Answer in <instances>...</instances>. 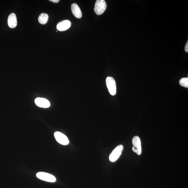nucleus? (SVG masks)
<instances>
[{
	"mask_svg": "<svg viewBox=\"0 0 188 188\" xmlns=\"http://www.w3.org/2000/svg\"><path fill=\"white\" fill-rule=\"evenodd\" d=\"M179 84L182 86L187 88L188 87V78H182L179 80Z\"/></svg>",
	"mask_w": 188,
	"mask_h": 188,
	"instance_id": "obj_12",
	"label": "nucleus"
},
{
	"mask_svg": "<svg viewBox=\"0 0 188 188\" xmlns=\"http://www.w3.org/2000/svg\"><path fill=\"white\" fill-rule=\"evenodd\" d=\"M106 7L107 4L105 1L97 0L95 3L94 11L97 15H101L105 11Z\"/></svg>",
	"mask_w": 188,
	"mask_h": 188,
	"instance_id": "obj_2",
	"label": "nucleus"
},
{
	"mask_svg": "<svg viewBox=\"0 0 188 188\" xmlns=\"http://www.w3.org/2000/svg\"><path fill=\"white\" fill-rule=\"evenodd\" d=\"M71 9L73 15L77 18L80 19L82 17V13L78 5L73 3L71 5Z\"/></svg>",
	"mask_w": 188,
	"mask_h": 188,
	"instance_id": "obj_9",
	"label": "nucleus"
},
{
	"mask_svg": "<svg viewBox=\"0 0 188 188\" xmlns=\"http://www.w3.org/2000/svg\"><path fill=\"white\" fill-rule=\"evenodd\" d=\"M35 103L36 105L40 108H47L50 106V102L46 99L38 97L35 100Z\"/></svg>",
	"mask_w": 188,
	"mask_h": 188,
	"instance_id": "obj_8",
	"label": "nucleus"
},
{
	"mask_svg": "<svg viewBox=\"0 0 188 188\" xmlns=\"http://www.w3.org/2000/svg\"><path fill=\"white\" fill-rule=\"evenodd\" d=\"M8 24L11 28H15L17 24V19L16 15L14 13L9 15L8 19Z\"/></svg>",
	"mask_w": 188,
	"mask_h": 188,
	"instance_id": "obj_10",
	"label": "nucleus"
},
{
	"mask_svg": "<svg viewBox=\"0 0 188 188\" xmlns=\"http://www.w3.org/2000/svg\"><path fill=\"white\" fill-rule=\"evenodd\" d=\"M50 1H51L54 3H58L60 1L59 0H50Z\"/></svg>",
	"mask_w": 188,
	"mask_h": 188,
	"instance_id": "obj_14",
	"label": "nucleus"
},
{
	"mask_svg": "<svg viewBox=\"0 0 188 188\" xmlns=\"http://www.w3.org/2000/svg\"><path fill=\"white\" fill-rule=\"evenodd\" d=\"M106 84L109 93L114 96L116 92V86L115 81L114 78L111 77H108L106 79Z\"/></svg>",
	"mask_w": 188,
	"mask_h": 188,
	"instance_id": "obj_3",
	"label": "nucleus"
},
{
	"mask_svg": "<svg viewBox=\"0 0 188 188\" xmlns=\"http://www.w3.org/2000/svg\"><path fill=\"white\" fill-rule=\"evenodd\" d=\"M71 26V23L70 21L63 20L58 23L56 28L59 31H65L70 28Z\"/></svg>",
	"mask_w": 188,
	"mask_h": 188,
	"instance_id": "obj_7",
	"label": "nucleus"
},
{
	"mask_svg": "<svg viewBox=\"0 0 188 188\" xmlns=\"http://www.w3.org/2000/svg\"><path fill=\"white\" fill-rule=\"evenodd\" d=\"M122 145H120L113 150L109 156V160L111 162H115L120 158L123 149Z\"/></svg>",
	"mask_w": 188,
	"mask_h": 188,
	"instance_id": "obj_1",
	"label": "nucleus"
},
{
	"mask_svg": "<svg viewBox=\"0 0 188 188\" xmlns=\"http://www.w3.org/2000/svg\"><path fill=\"white\" fill-rule=\"evenodd\" d=\"M185 50L186 52H188V41H187L186 44L185 45Z\"/></svg>",
	"mask_w": 188,
	"mask_h": 188,
	"instance_id": "obj_13",
	"label": "nucleus"
},
{
	"mask_svg": "<svg viewBox=\"0 0 188 188\" xmlns=\"http://www.w3.org/2000/svg\"><path fill=\"white\" fill-rule=\"evenodd\" d=\"M132 142L133 151L138 155H140L142 153V146L139 137L137 136L134 137L132 139Z\"/></svg>",
	"mask_w": 188,
	"mask_h": 188,
	"instance_id": "obj_5",
	"label": "nucleus"
},
{
	"mask_svg": "<svg viewBox=\"0 0 188 188\" xmlns=\"http://www.w3.org/2000/svg\"><path fill=\"white\" fill-rule=\"evenodd\" d=\"M49 19V16L48 14L42 13L40 14L39 16V22L42 25L46 24L48 21Z\"/></svg>",
	"mask_w": 188,
	"mask_h": 188,
	"instance_id": "obj_11",
	"label": "nucleus"
},
{
	"mask_svg": "<svg viewBox=\"0 0 188 188\" xmlns=\"http://www.w3.org/2000/svg\"><path fill=\"white\" fill-rule=\"evenodd\" d=\"M54 135L56 141L59 144L66 145L70 143L67 137L63 133L60 132H56L54 133Z\"/></svg>",
	"mask_w": 188,
	"mask_h": 188,
	"instance_id": "obj_6",
	"label": "nucleus"
},
{
	"mask_svg": "<svg viewBox=\"0 0 188 188\" xmlns=\"http://www.w3.org/2000/svg\"><path fill=\"white\" fill-rule=\"evenodd\" d=\"M36 176L39 179L47 182L53 183L56 182V178L54 176L46 173H38Z\"/></svg>",
	"mask_w": 188,
	"mask_h": 188,
	"instance_id": "obj_4",
	"label": "nucleus"
}]
</instances>
